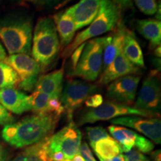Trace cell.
Wrapping results in <instances>:
<instances>
[{
	"label": "cell",
	"mask_w": 161,
	"mask_h": 161,
	"mask_svg": "<svg viewBox=\"0 0 161 161\" xmlns=\"http://www.w3.org/2000/svg\"><path fill=\"white\" fill-rule=\"evenodd\" d=\"M101 0H80L66 11L73 19L76 31L90 25L98 14Z\"/></svg>",
	"instance_id": "obj_14"
},
{
	"label": "cell",
	"mask_w": 161,
	"mask_h": 161,
	"mask_svg": "<svg viewBox=\"0 0 161 161\" xmlns=\"http://www.w3.org/2000/svg\"><path fill=\"white\" fill-rule=\"evenodd\" d=\"M152 158L153 161H161V151L156 150L152 152Z\"/></svg>",
	"instance_id": "obj_35"
},
{
	"label": "cell",
	"mask_w": 161,
	"mask_h": 161,
	"mask_svg": "<svg viewBox=\"0 0 161 161\" xmlns=\"http://www.w3.org/2000/svg\"><path fill=\"white\" fill-rule=\"evenodd\" d=\"M49 136L37 143L26 147L11 161H51L47 149Z\"/></svg>",
	"instance_id": "obj_22"
},
{
	"label": "cell",
	"mask_w": 161,
	"mask_h": 161,
	"mask_svg": "<svg viewBox=\"0 0 161 161\" xmlns=\"http://www.w3.org/2000/svg\"><path fill=\"white\" fill-rule=\"evenodd\" d=\"M122 52L131 64L137 67H144V58L140 43L132 31L125 29L122 43Z\"/></svg>",
	"instance_id": "obj_21"
},
{
	"label": "cell",
	"mask_w": 161,
	"mask_h": 161,
	"mask_svg": "<svg viewBox=\"0 0 161 161\" xmlns=\"http://www.w3.org/2000/svg\"><path fill=\"white\" fill-rule=\"evenodd\" d=\"M7 57V53H6L5 48L3 47V44L0 42V61H4Z\"/></svg>",
	"instance_id": "obj_36"
},
{
	"label": "cell",
	"mask_w": 161,
	"mask_h": 161,
	"mask_svg": "<svg viewBox=\"0 0 161 161\" xmlns=\"http://www.w3.org/2000/svg\"><path fill=\"white\" fill-rule=\"evenodd\" d=\"M124 160L125 161H143L148 160V158L140 152V151L132 148L131 150L128 151V152H125Z\"/></svg>",
	"instance_id": "obj_29"
},
{
	"label": "cell",
	"mask_w": 161,
	"mask_h": 161,
	"mask_svg": "<svg viewBox=\"0 0 161 161\" xmlns=\"http://www.w3.org/2000/svg\"><path fill=\"white\" fill-rule=\"evenodd\" d=\"M58 119L49 114H35L27 116L19 122L4 126L2 137L12 147L26 148L49 136Z\"/></svg>",
	"instance_id": "obj_1"
},
{
	"label": "cell",
	"mask_w": 161,
	"mask_h": 161,
	"mask_svg": "<svg viewBox=\"0 0 161 161\" xmlns=\"http://www.w3.org/2000/svg\"><path fill=\"white\" fill-rule=\"evenodd\" d=\"M110 134L122 147V152H127L135 147L142 154L149 153L154 148L152 141L140 134L122 126L113 125L108 128Z\"/></svg>",
	"instance_id": "obj_12"
},
{
	"label": "cell",
	"mask_w": 161,
	"mask_h": 161,
	"mask_svg": "<svg viewBox=\"0 0 161 161\" xmlns=\"http://www.w3.org/2000/svg\"><path fill=\"white\" fill-rule=\"evenodd\" d=\"M19 82L16 72L5 62L0 61V90L15 87Z\"/></svg>",
	"instance_id": "obj_25"
},
{
	"label": "cell",
	"mask_w": 161,
	"mask_h": 161,
	"mask_svg": "<svg viewBox=\"0 0 161 161\" xmlns=\"http://www.w3.org/2000/svg\"><path fill=\"white\" fill-rule=\"evenodd\" d=\"M31 110L35 114H49L60 118L64 108L60 98H52L43 92L34 90L29 96Z\"/></svg>",
	"instance_id": "obj_17"
},
{
	"label": "cell",
	"mask_w": 161,
	"mask_h": 161,
	"mask_svg": "<svg viewBox=\"0 0 161 161\" xmlns=\"http://www.w3.org/2000/svg\"><path fill=\"white\" fill-rule=\"evenodd\" d=\"M134 2L139 9L146 15H153L158 11L156 0H134Z\"/></svg>",
	"instance_id": "obj_27"
},
{
	"label": "cell",
	"mask_w": 161,
	"mask_h": 161,
	"mask_svg": "<svg viewBox=\"0 0 161 161\" xmlns=\"http://www.w3.org/2000/svg\"><path fill=\"white\" fill-rule=\"evenodd\" d=\"M64 69H60L38 78L35 90L52 98H60L63 91Z\"/></svg>",
	"instance_id": "obj_18"
},
{
	"label": "cell",
	"mask_w": 161,
	"mask_h": 161,
	"mask_svg": "<svg viewBox=\"0 0 161 161\" xmlns=\"http://www.w3.org/2000/svg\"><path fill=\"white\" fill-rule=\"evenodd\" d=\"M109 36L96 37L86 41L83 51L71 75L87 81H94L102 74L103 51Z\"/></svg>",
	"instance_id": "obj_5"
},
{
	"label": "cell",
	"mask_w": 161,
	"mask_h": 161,
	"mask_svg": "<svg viewBox=\"0 0 161 161\" xmlns=\"http://www.w3.org/2000/svg\"><path fill=\"white\" fill-rule=\"evenodd\" d=\"M114 3L116 4L120 9L131 8L133 7L132 0H111Z\"/></svg>",
	"instance_id": "obj_33"
},
{
	"label": "cell",
	"mask_w": 161,
	"mask_h": 161,
	"mask_svg": "<svg viewBox=\"0 0 161 161\" xmlns=\"http://www.w3.org/2000/svg\"><path fill=\"white\" fill-rule=\"evenodd\" d=\"M81 138V132L77 125L71 121L67 125L49 136L47 146L49 155L52 153L60 152L66 160L70 161L79 152Z\"/></svg>",
	"instance_id": "obj_7"
},
{
	"label": "cell",
	"mask_w": 161,
	"mask_h": 161,
	"mask_svg": "<svg viewBox=\"0 0 161 161\" xmlns=\"http://www.w3.org/2000/svg\"><path fill=\"white\" fill-rule=\"evenodd\" d=\"M98 86L80 80H70L66 82L60 100L71 122L73 113L81 106L86 98L97 92Z\"/></svg>",
	"instance_id": "obj_9"
},
{
	"label": "cell",
	"mask_w": 161,
	"mask_h": 161,
	"mask_svg": "<svg viewBox=\"0 0 161 161\" xmlns=\"http://www.w3.org/2000/svg\"><path fill=\"white\" fill-rule=\"evenodd\" d=\"M120 22V8L111 0H101L97 16L85 30L78 33L72 43L66 46L62 52V56L67 58L81 44L113 31Z\"/></svg>",
	"instance_id": "obj_3"
},
{
	"label": "cell",
	"mask_w": 161,
	"mask_h": 161,
	"mask_svg": "<svg viewBox=\"0 0 161 161\" xmlns=\"http://www.w3.org/2000/svg\"><path fill=\"white\" fill-rule=\"evenodd\" d=\"M15 122L14 116L3 104H0V125H8Z\"/></svg>",
	"instance_id": "obj_28"
},
{
	"label": "cell",
	"mask_w": 161,
	"mask_h": 161,
	"mask_svg": "<svg viewBox=\"0 0 161 161\" xmlns=\"http://www.w3.org/2000/svg\"><path fill=\"white\" fill-rule=\"evenodd\" d=\"M100 161H125L124 156L122 154H119V155L114 157V158L108 159V160H102V159H99Z\"/></svg>",
	"instance_id": "obj_37"
},
{
	"label": "cell",
	"mask_w": 161,
	"mask_h": 161,
	"mask_svg": "<svg viewBox=\"0 0 161 161\" xmlns=\"http://www.w3.org/2000/svg\"><path fill=\"white\" fill-rule=\"evenodd\" d=\"M154 55H155L157 57L160 58V46H157L155 51H154Z\"/></svg>",
	"instance_id": "obj_39"
},
{
	"label": "cell",
	"mask_w": 161,
	"mask_h": 161,
	"mask_svg": "<svg viewBox=\"0 0 161 161\" xmlns=\"http://www.w3.org/2000/svg\"><path fill=\"white\" fill-rule=\"evenodd\" d=\"M70 161H84V159L82 158V157L80 155L79 153H78V154H76V155L74 156Z\"/></svg>",
	"instance_id": "obj_38"
},
{
	"label": "cell",
	"mask_w": 161,
	"mask_h": 161,
	"mask_svg": "<svg viewBox=\"0 0 161 161\" xmlns=\"http://www.w3.org/2000/svg\"><path fill=\"white\" fill-rule=\"evenodd\" d=\"M84 103L87 108H96L104 103L103 96L101 94L95 93L86 98Z\"/></svg>",
	"instance_id": "obj_30"
},
{
	"label": "cell",
	"mask_w": 161,
	"mask_h": 161,
	"mask_svg": "<svg viewBox=\"0 0 161 161\" xmlns=\"http://www.w3.org/2000/svg\"><path fill=\"white\" fill-rule=\"evenodd\" d=\"M70 1V0H64V1L63 2V3H62L61 4H60V5L58 6V7L57 8H61V7H63L64 5H65L66 3H69V2Z\"/></svg>",
	"instance_id": "obj_40"
},
{
	"label": "cell",
	"mask_w": 161,
	"mask_h": 161,
	"mask_svg": "<svg viewBox=\"0 0 161 161\" xmlns=\"http://www.w3.org/2000/svg\"><path fill=\"white\" fill-rule=\"evenodd\" d=\"M136 29L149 41L152 48L160 46L161 42V23L156 19H145L138 20Z\"/></svg>",
	"instance_id": "obj_23"
},
{
	"label": "cell",
	"mask_w": 161,
	"mask_h": 161,
	"mask_svg": "<svg viewBox=\"0 0 161 161\" xmlns=\"http://www.w3.org/2000/svg\"><path fill=\"white\" fill-rule=\"evenodd\" d=\"M53 20L59 37L60 47H66L72 43L75 36L76 31L75 23L66 11H60L55 14Z\"/></svg>",
	"instance_id": "obj_19"
},
{
	"label": "cell",
	"mask_w": 161,
	"mask_h": 161,
	"mask_svg": "<svg viewBox=\"0 0 161 161\" xmlns=\"http://www.w3.org/2000/svg\"><path fill=\"white\" fill-rule=\"evenodd\" d=\"M26 1L30 2L37 5H46V4H52L54 2H57L58 0H26Z\"/></svg>",
	"instance_id": "obj_34"
},
{
	"label": "cell",
	"mask_w": 161,
	"mask_h": 161,
	"mask_svg": "<svg viewBox=\"0 0 161 161\" xmlns=\"http://www.w3.org/2000/svg\"><path fill=\"white\" fill-rule=\"evenodd\" d=\"M140 81V77L136 75L119 78L110 83L107 90V96L117 103L128 105L133 104Z\"/></svg>",
	"instance_id": "obj_13"
},
{
	"label": "cell",
	"mask_w": 161,
	"mask_h": 161,
	"mask_svg": "<svg viewBox=\"0 0 161 161\" xmlns=\"http://www.w3.org/2000/svg\"><path fill=\"white\" fill-rule=\"evenodd\" d=\"M91 147L98 160H108L122 154V147L117 141L112 137L98 140Z\"/></svg>",
	"instance_id": "obj_24"
},
{
	"label": "cell",
	"mask_w": 161,
	"mask_h": 161,
	"mask_svg": "<svg viewBox=\"0 0 161 161\" xmlns=\"http://www.w3.org/2000/svg\"><path fill=\"white\" fill-rule=\"evenodd\" d=\"M110 123L137 130L156 144L161 142V122L158 118L140 116H125L113 119Z\"/></svg>",
	"instance_id": "obj_11"
},
{
	"label": "cell",
	"mask_w": 161,
	"mask_h": 161,
	"mask_svg": "<svg viewBox=\"0 0 161 161\" xmlns=\"http://www.w3.org/2000/svg\"><path fill=\"white\" fill-rule=\"evenodd\" d=\"M0 104H3L10 113L17 115L31 111L29 96L16 87L0 90Z\"/></svg>",
	"instance_id": "obj_16"
},
{
	"label": "cell",
	"mask_w": 161,
	"mask_h": 161,
	"mask_svg": "<svg viewBox=\"0 0 161 161\" xmlns=\"http://www.w3.org/2000/svg\"><path fill=\"white\" fill-rule=\"evenodd\" d=\"M78 153L82 157L84 161H96L89 146L86 142H83L80 144Z\"/></svg>",
	"instance_id": "obj_31"
},
{
	"label": "cell",
	"mask_w": 161,
	"mask_h": 161,
	"mask_svg": "<svg viewBox=\"0 0 161 161\" xmlns=\"http://www.w3.org/2000/svg\"><path fill=\"white\" fill-rule=\"evenodd\" d=\"M86 132L91 146H93L98 140L110 137L108 132L102 126H88L86 128Z\"/></svg>",
	"instance_id": "obj_26"
},
{
	"label": "cell",
	"mask_w": 161,
	"mask_h": 161,
	"mask_svg": "<svg viewBox=\"0 0 161 161\" xmlns=\"http://www.w3.org/2000/svg\"><path fill=\"white\" fill-rule=\"evenodd\" d=\"M138 71L139 68L130 63V60L124 55L122 49H121L114 61L102 71L100 75L99 84L103 85L110 84L119 78L134 75Z\"/></svg>",
	"instance_id": "obj_15"
},
{
	"label": "cell",
	"mask_w": 161,
	"mask_h": 161,
	"mask_svg": "<svg viewBox=\"0 0 161 161\" xmlns=\"http://www.w3.org/2000/svg\"><path fill=\"white\" fill-rule=\"evenodd\" d=\"M126 27L120 22L118 24L116 31L113 35H109L108 43H106L103 51V67L102 71L105 69L114 61L119 52L122 49L125 31Z\"/></svg>",
	"instance_id": "obj_20"
},
{
	"label": "cell",
	"mask_w": 161,
	"mask_h": 161,
	"mask_svg": "<svg viewBox=\"0 0 161 161\" xmlns=\"http://www.w3.org/2000/svg\"><path fill=\"white\" fill-rule=\"evenodd\" d=\"M17 73L19 78L17 86L27 92L35 90L36 83L41 71L40 64L27 54L10 55L4 60Z\"/></svg>",
	"instance_id": "obj_8"
},
{
	"label": "cell",
	"mask_w": 161,
	"mask_h": 161,
	"mask_svg": "<svg viewBox=\"0 0 161 161\" xmlns=\"http://www.w3.org/2000/svg\"><path fill=\"white\" fill-rule=\"evenodd\" d=\"M31 20L26 17H9L0 19V40L9 55L31 54Z\"/></svg>",
	"instance_id": "obj_4"
},
{
	"label": "cell",
	"mask_w": 161,
	"mask_h": 161,
	"mask_svg": "<svg viewBox=\"0 0 161 161\" xmlns=\"http://www.w3.org/2000/svg\"><path fill=\"white\" fill-rule=\"evenodd\" d=\"M10 152L5 145L0 140V161H8Z\"/></svg>",
	"instance_id": "obj_32"
},
{
	"label": "cell",
	"mask_w": 161,
	"mask_h": 161,
	"mask_svg": "<svg viewBox=\"0 0 161 161\" xmlns=\"http://www.w3.org/2000/svg\"><path fill=\"white\" fill-rule=\"evenodd\" d=\"M160 85L158 72L152 71L142 82L134 108L158 115L160 110Z\"/></svg>",
	"instance_id": "obj_10"
},
{
	"label": "cell",
	"mask_w": 161,
	"mask_h": 161,
	"mask_svg": "<svg viewBox=\"0 0 161 161\" xmlns=\"http://www.w3.org/2000/svg\"><path fill=\"white\" fill-rule=\"evenodd\" d=\"M143 161H148V160H143Z\"/></svg>",
	"instance_id": "obj_41"
},
{
	"label": "cell",
	"mask_w": 161,
	"mask_h": 161,
	"mask_svg": "<svg viewBox=\"0 0 161 161\" xmlns=\"http://www.w3.org/2000/svg\"><path fill=\"white\" fill-rule=\"evenodd\" d=\"M140 116L143 117H154L157 114L145 111L128 104L117 102H106L96 108H90L82 114L78 120L80 125L95 123L99 121L111 120L119 116Z\"/></svg>",
	"instance_id": "obj_6"
},
{
	"label": "cell",
	"mask_w": 161,
	"mask_h": 161,
	"mask_svg": "<svg viewBox=\"0 0 161 161\" xmlns=\"http://www.w3.org/2000/svg\"><path fill=\"white\" fill-rule=\"evenodd\" d=\"M31 49L33 58L44 70L52 65L60 49L58 34L53 19L43 17L38 19L34 30Z\"/></svg>",
	"instance_id": "obj_2"
}]
</instances>
